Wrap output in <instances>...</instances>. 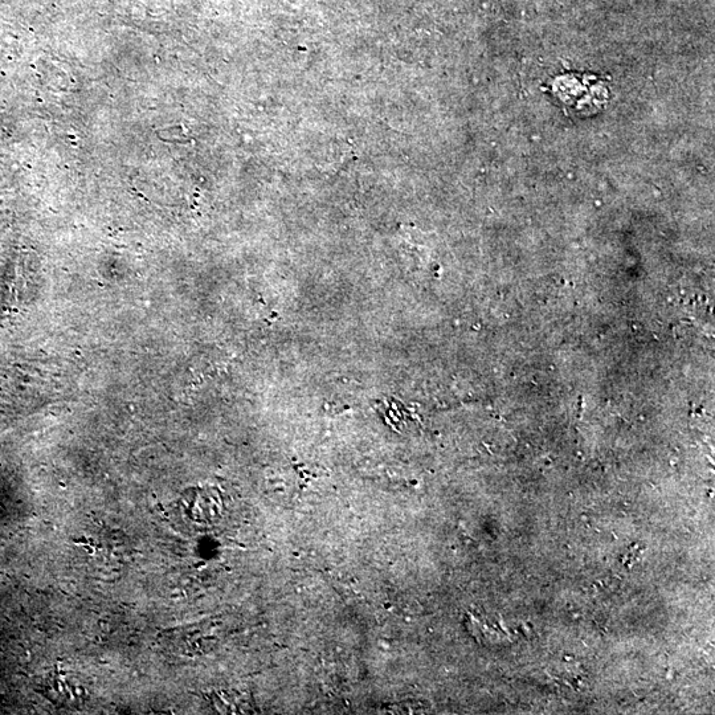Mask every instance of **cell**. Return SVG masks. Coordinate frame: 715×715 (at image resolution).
<instances>
[]
</instances>
